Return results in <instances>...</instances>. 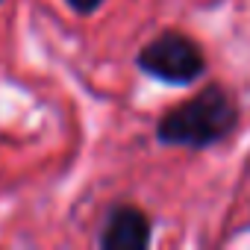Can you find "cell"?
<instances>
[{"label": "cell", "mask_w": 250, "mask_h": 250, "mask_svg": "<svg viewBox=\"0 0 250 250\" xmlns=\"http://www.w3.org/2000/svg\"><path fill=\"white\" fill-rule=\"evenodd\" d=\"M238 127V103L235 97L212 83L191 94L188 100L171 106L156 121V142L165 147L206 150L229 139Z\"/></svg>", "instance_id": "1"}, {"label": "cell", "mask_w": 250, "mask_h": 250, "mask_svg": "<svg viewBox=\"0 0 250 250\" xmlns=\"http://www.w3.org/2000/svg\"><path fill=\"white\" fill-rule=\"evenodd\" d=\"M136 65L139 71H145L147 77L165 85H191L203 77L206 56H203V47L191 36L165 30L139 50Z\"/></svg>", "instance_id": "2"}, {"label": "cell", "mask_w": 250, "mask_h": 250, "mask_svg": "<svg viewBox=\"0 0 250 250\" xmlns=\"http://www.w3.org/2000/svg\"><path fill=\"white\" fill-rule=\"evenodd\" d=\"M153 241V229H150V218L130 203H121L115 209H109L100 238L97 244L103 250H145Z\"/></svg>", "instance_id": "3"}, {"label": "cell", "mask_w": 250, "mask_h": 250, "mask_svg": "<svg viewBox=\"0 0 250 250\" xmlns=\"http://www.w3.org/2000/svg\"><path fill=\"white\" fill-rule=\"evenodd\" d=\"M65 3H68L77 15H94V12L103 6V0H65Z\"/></svg>", "instance_id": "4"}]
</instances>
